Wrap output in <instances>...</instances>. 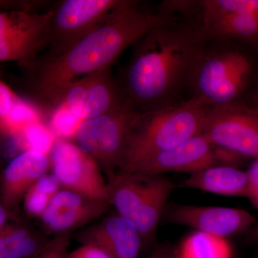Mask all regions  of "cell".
Returning a JSON list of instances; mask_svg holds the SVG:
<instances>
[{"label":"cell","mask_w":258,"mask_h":258,"mask_svg":"<svg viewBox=\"0 0 258 258\" xmlns=\"http://www.w3.org/2000/svg\"><path fill=\"white\" fill-rule=\"evenodd\" d=\"M178 19L159 8L144 9L140 1L120 0L103 25L63 55L37 59L27 68L25 85L42 106L57 108L64 90L78 78L112 66L125 49L148 32Z\"/></svg>","instance_id":"1"},{"label":"cell","mask_w":258,"mask_h":258,"mask_svg":"<svg viewBox=\"0 0 258 258\" xmlns=\"http://www.w3.org/2000/svg\"><path fill=\"white\" fill-rule=\"evenodd\" d=\"M205 40L198 23L181 18L148 32L116 78L126 101L139 113L186 101Z\"/></svg>","instance_id":"2"},{"label":"cell","mask_w":258,"mask_h":258,"mask_svg":"<svg viewBox=\"0 0 258 258\" xmlns=\"http://www.w3.org/2000/svg\"><path fill=\"white\" fill-rule=\"evenodd\" d=\"M254 47L228 37L205 38L190 78L189 98L208 107L248 104L252 86L258 85Z\"/></svg>","instance_id":"3"},{"label":"cell","mask_w":258,"mask_h":258,"mask_svg":"<svg viewBox=\"0 0 258 258\" xmlns=\"http://www.w3.org/2000/svg\"><path fill=\"white\" fill-rule=\"evenodd\" d=\"M209 107L189 98L174 106L138 113L134 118L123 165L118 172L144 158L164 152L201 134Z\"/></svg>","instance_id":"4"},{"label":"cell","mask_w":258,"mask_h":258,"mask_svg":"<svg viewBox=\"0 0 258 258\" xmlns=\"http://www.w3.org/2000/svg\"><path fill=\"white\" fill-rule=\"evenodd\" d=\"M106 179L108 203L136 225L144 245L151 243L176 184L164 175L115 173Z\"/></svg>","instance_id":"5"},{"label":"cell","mask_w":258,"mask_h":258,"mask_svg":"<svg viewBox=\"0 0 258 258\" xmlns=\"http://www.w3.org/2000/svg\"><path fill=\"white\" fill-rule=\"evenodd\" d=\"M138 112L128 102L111 112L81 120L73 142L94 159L105 176L120 170L126 154L129 135Z\"/></svg>","instance_id":"6"},{"label":"cell","mask_w":258,"mask_h":258,"mask_svg":"<svg viewBox=\"0 0 258 258\" xmlns=\"http://www.w3.org/2000/svg\"><path fill=\"white\" fill-rule=\"evenodd\" d=\"M120 0H64L51 8L48 53L38 59L63 55L106 22Z\"/></svg>","instance_id":"7"},{"label":"cell","mask_w":258,"mask_h":258,"mask_svg":"<svg viewBox=\"0 0 258 258\" xmlns=\"http://www.w3.org/2000/svg\"><path fill=\"white\" fill-rule=\"evenodd\" d=\"M240 156L215 147L201 134L177 147L153 154L117 173L163 175L168 172H198L210 166H235Z\"/></svg>","instance_id":"8"},{"label":"cell","mask_w":258,"mask_h":258,"mask_svg":"<svg viewBox=\"0 0 258 258\" xmlns=\"http://www.w3.org/2000/svg\"><path fill=\"white\" fill-rule=\"evenodd\" d=\"M201 134L215 147L258 159V108L247 103L209 107Z\"/></svg>","instance_id":"9"},{"label":"cell","mask_w":258,"mask_h":258,"mask_svg":"<svg viewBox=\"0 0 258 258\" xmlns=\"http://www.w3.org/2000/svg\"><path fill=\"white\" fill-rule=\"evenodd\" d=\"M50 10L31 13L8 10L0 13V60L16 61L25 69L50 42Z\"/></svg>","instance_id":"10"},{"label":"cell","mask_w":258,"mask_h":258,"mask_svg":"<svg viewBox=\"0 0 258 258\" xmlns=\"http://www.w3.org/2000/svg\"><path fill=\"white\" fill-rule=\"evenodd\" d=\"M205 38L228 37L258 47V0L199 1Z\"/></svg>","instance_id":"11"},{"label":"cell","mask_w":258,"mask_h":258,"mask_svg":"<svg viewBox=\"0 0 258 258\" xmlns=\"http://www.w3.org/2000/svg\"><path fill=\"white\" fill-rule=\"evenodd\" d=\"M49 157L51 173L60 181L62 189L108 202L106 179L101 167L74 142L56 139Z\"/></svg>","instance_id":"12"},{"label":"cell","mask_w":258,"mask_h":258,"mask_svg":"<svg viewBox=\"0 0 258 258\" xmlns=\"http://www.w3.org/2000/svg\"><path fill=\"white\" fill-rule=\"evenodd\" d=\"M111 66L71 83L64 90L60 106L83 120L111 113L126 104L118 80L112 75Z\"/></svg>","instance_id":"13"},{"label":"cell","mask_w":258,"mask_h":258,"mask_svg":"<svg viewBox=\"0 0 258 258\" xmlns=\"http://www.w3.org/2000/svg\"><path fill=\"white\" fill-rule=\"evenodd\" d=\"M162 218L169 223L191 227L220 239L247 233L256 223L254 217L242 209L175 203L166 205Z\"/></svg>","instance_id":"14"},{"label":"cell","mask_w":258,"mask_h":258,"mask_svg":"<svg viewBox=\"0 0 258 258\" xmlns=\"http://www.w3.org/2000/svg\"><path fill=\"white\" fill-rule=\"evenodd\" d=\"M109 203L61 189L38 219L40 230L51 237L71 236L109 211Z\"/></svg>","instance_id":"15"},{"label":"cell","mask_w":258,"mask_h":258,"mask_svg":"<svg viewBox=\"0 0 258 258\" xmlns=\"http://www.w3.org/2000/svg\"><path fill=\"white\" fill-rule=\"evenodd\" d=\"M72 238L82 245H96L114 258H138L144 246L136 225L117 212L83 227Z\"/></svg>","instance_id":"16"},{"label":"cell","mask_w":258,"mask_h":258,"mask_svg":"<svg viewBox=\"0 0 258 258\" xmlns=\"http://www.w3.org/2000/svg\"><path fill=\"white\" fill-rule=\"evenodd\" d=\"M51 169L50 157L44 153L26 150L12 159L1 174V203L15 217L23 219L20 205L24 197L40 176Z\"/></svg>","instance_id":"17"},{"label":"cell","mask_w":258,"mask_h":258,"mask_svg":"<svg viewBox=\"0 0 258 258\" xmlns=\"http://www.w3.org/2000/svg\"><path fill=\"white\" fill-rule=\"evenodd\" d=\"M181 186L215 195L246 198L247 172L240 170L235 166H210L189 174V177L181 183Z\"/></svg>","instance_id":"18"},{"label":"cell","mask_w":258,"mask_h":258,"mask_svg":"<svg viewBox=\"0 0 258 258\" xmlns=\"http://www.w3.org/2000/svg\"><path fill=\"white\" fill-rule=\"evenodd\" d=\"M52 239L25 220L10 222L0 230V258H37Z\"/></svg>","instance_id":"19"},{"label":"cell","mask_w":258,"mask_h":258,"mask_svg":"<svg viewBox=\"0 0 258 258\" xmlns=\"http://www.w3.org/2000/svg\"><path fill=\"white\" fill-rule=\"evenodd\" d=\"M62 189L60 181L52 173H46L32 184L23 199L25 216L38 220L56 194Z\"/></svg>","instance_id":"20"},{"label":"cell","mask_w":258,"mask_h":258,"mask_svg":"<svg viewBox=\"0 0 258 258\" xmlns=\"http://www.w3.org/2000/svg\"><path fill=\"white\" fill-rule=\"evenodd\" d=\"M182 258H230V251L223 239L198 232L190 236L181 247Z\"/></svg>","instance_id":"21"},{"label":"cell","mask_w":258,"mask_h":258,"mask_svg":"<svg viewBox=\"0 0 258 258\" xmlns=\"http://www.w3.org/2000/svg\"><path fill=\"white\" fill-rule=\"evenodd\" d=\"M0 98H1L0 114H1L2 125H3L9 119L12 112L20 101H18L14 93L12 91L9 86L3 81H1L0 83Z\"/></svg>","instance_id":"22"},{"label":"cell","mask_w":258,"mask_h":258,"mask_svg":"<svg viewBox=\"0 0 258 258\" xmlns=\"http://www.w3.org/2000/svg\"><path fill=\"white\" fill-rule=\"evenodd\" d=\"M71 236L52 237L48 247L45 249L46 258H69L68 252Z\"/></svg>","instance_id":"23"},{"label":"cell","mask_w":258,"mask_h":258,"mask_svg":"<svg viewBox=\"0 0 258 258\" xmlns=\"http://www.w3.org/2000/svg\"><path fill=\"white\" fill-rule=\"evenodd\" d=\"M247 175V196L258 211V159H255L246 171Z\"/></svg>","instance_id":"24"},{"label":"cell","mask_w":258,"mask_h":258,"mask_svg":"<svg viewBox=\"0 0 258 258\" xmlns=\"http://www.w3.org/2000/svg\"><path fill=\"white\" fill-rule=\"evenodd\" d=\"M69 258H114L106 251L93 244H83L69 252Z\"/></svg>","instance_id":"25"},{"label":"cell","mask_w":258,"mask_h":258,"mask_svg":"<svg viewBox=\"0 0 258 258\" xmlns=\"http://www.w3.org/2000/svg\"><path fill=\"white\" fill-rule=\"evenodd\" d=\"M147 258H182L180 251L169 247V246H159L154 249L150 256Z\"/></svg>","instance_id":"26"},{"label":"cell","mask_w":258,"mask_h":258,"mask_svg":"<svg viewBox=\"0 0 258 258\" xmlns=\"http://www.w3.org/2000/svg\"><path fill=\"white\" fill-rule=\"evenodd\" d=\"M247 240L252 243L258 244V222L247 232Z\"/></svg>","instance_id":"27"},{"label":"cell","mask_w":258,"mask_h":258,"mask_svg":"<svg viewBox=\"0 0 258 258\" xmlns=\"http://www.w3.org/2000/svg\"><path fill=\"white\" fill-rule=\"evenodd\" d=\"M251 101H252V103H251L249 106L255 107V108H258V85L255 91H254L253 96H252V98H251Z\"/></svg>","instance_id":"28"},{"label":"cell","mask_w":258,"mask_h":258,"mask_svg":"<svg viewBox=\"0 0 258 258\" xmlns=\"http://www.w3.org/2000/svg\"><path fill=\"white\" fill-rule=\"evenodd\" d=\"M47 247H48V246H47ZM45 251H44V252H42V253L40 254V256H38V257L37 258H46V252H45Z\"/></svg>","instance_id":"29"}]
</instances>
